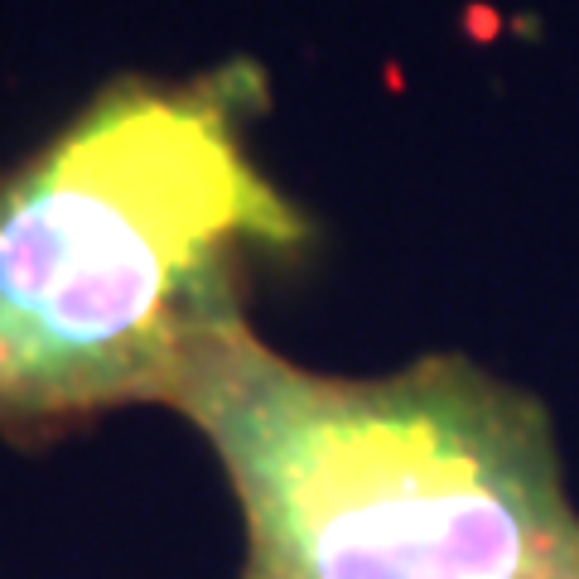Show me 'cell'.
Returning a JSON list of instances; mask_svg holds the SVG:
<instances>
[{
	"instance_id": "cell-1",
	"label": "cell",
	"mask_w": 579,
	"mask_h": 579,
	"mask_svg": "<svg viewBox=\"0 0 579 579\" xmlns=\"http://www.w3.org/2000/svg\"><path fill=\"white\" fill-rule=\"evenodd\" d=\"M251 63L116 78L0 169V435L49 444L121 406H174L247 285L304 242L247 121Z\"/></svg>"
},
{
	"instance_id": "cell-2",
	"label": "cell",
	"mask_w": 579,
	"mask_h": 579,
	"mask_svg": "<svg viewBox=\"0 0 579 579\" xmlns=\"http://www.w3.org/2000/svg\"><path fill=\"white\" fill-rule=\"evenodd\" d=\"M169 411L237 493V579H579L551 415L459 353L338 377L280 358L242 319Z\"/></svg>"
}]
</instances>
